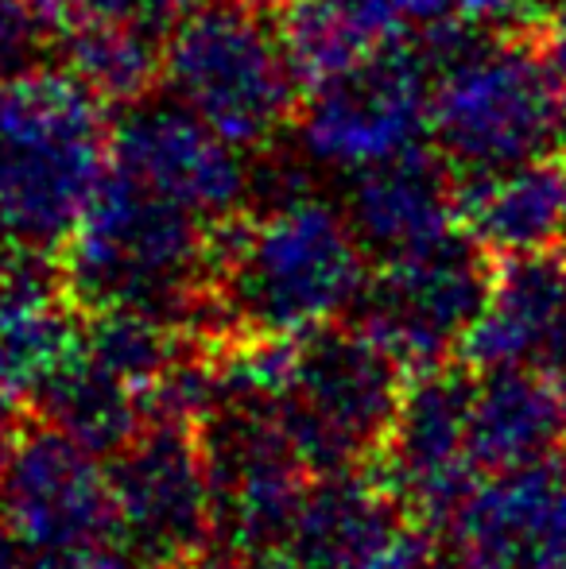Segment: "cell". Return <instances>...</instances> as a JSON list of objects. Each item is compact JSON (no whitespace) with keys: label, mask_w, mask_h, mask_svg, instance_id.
<instances>
[{"label":"cell","mask_w":566,"mask_h":569,"mask_svg":"<svg viewBox=\"0 0 566 569\" xmlns=\"http://www.w3.org/2000/svg\"><path fill=\"white\" fill-rule=\"evenodd\" d=\"M39 4L51 23V36L82 28H117L137 31L156 43H171L179 23L202 0H39Z\"/></svg>","instance_id":"7402d4cb"},{"label":"cell","mask_w":566,"mask_h":569,"mask_svg":"<svg viewBox=\"0 0 566 569\" xmlns=\"http://www.w3.org/2000/svg\"><path fill=\"white\" fill-rule=\"evenodd\" d=\"M249 151L179 101H137L109 132V167L179 202L210 226L237 218L252 194Z\"/></svg>","instance_id":"7c38bea8"},{"label":"cell","mask_w":566,"mask_h":569,"mask_svg":"<svg viewBox=\"0 0 566 569\" xmlns=\"http://www.w3.org/2000/svg\"><path fill=\"white\" fill-rule=\"evenodd\" d=\"M566 450V388L536 368H477L469 453L481 477Z\"/></svg>","instance_id":"ac0fdd59"},{"label":"cell","mask_w":566,"mask_h":569,"mask_svg":"<svg viewBox=\"0 0 566 569\" xmlns=\"http://www.w3.org/2000/svg\"><path fill=\"white\" fill-rule=\"evenodd\" d=\"M458 360L474 368H536L566 383V252L500 256L489 302Z\"/></svg>","instance_id":"5bb4252c"},{"label":"cell","mask_w":566,"mask_h":569,"mask_svg":"<svg viewBox=\"0 0 566 569\" xmlns=\"http://www.w3.org/2000/svg\"><path fill=\"white\" fill-rule=\"evenodd\" d=\"M51 39V23L39 0H0V86L39 67V54Z\"/></svg>","instance_id":"603a6c76"},{"label":"cell","mask_w":566,"mask_h":569,"mask_svg":"<svg viewBox=\"0 0 566 569\" xmlns=\"http://www.w3.org/2000/svg\"><path fill=\"white\" fill-rule=\"evenodd\" d=\"M369 263L341 206L284 179L260 210L214 226L210 315L241 341L315 330L357 307Z\"/></svg>","instance_id":"6da1fadb"},{"label":"cell","mask_w":566,"mask_h":569,"mask_svg":"<svg viewBox=\"0 0 566 569\" xmlns=\"http://www.w3.org/2000/svg\"><path fill=\"white\" fill-rule=\"evenodd\" d=\"M163 82L179 106L245 151H265L299 120L307 90L284 31L237 0H202L167 43Z\"/></svg>","instance_id":"8992f818"},{"label":"cell","mask_w":566,"mask_h":569,"mask_svg":"<svg viewBox=\"0 0 566 569\" xmlns=\"http://www.w3.org/2000/svg\"><path fill=\"white\" fill-rule=\"evenodd\" d=\"M106 101L70 70L0 86V237L59 260L109 171Z\"/></svg>","instance_id":"277c9868"},{"label":"cell","mask_w":566,"mask_h":569,"mask_svg":"<svg viewBox=\"0 0 566 569\" xmlns=\"http://www.w3.org/2000/svg\"><path fill=\"white\" fill-rule=\"evenodd\" d=\"M117 539L159 569H195L210 550L214 488L195 422H143L113 453Z\"/></svg>","instance_id":"9c48e42d"},{"label":"cell","mask_w":566,"mask_h":569,"mask_svg":"<svg viewBox=\"0 0 566 569\" xmlns=\"http://www.w3.org/2000/svg\"><path fill=\"white\" fill-rule=\"evenodd\" d=\"M43 422L98 457H113L143 430V399L132 383L101 368L86 349L28 399Z\"/></svg>","instance_id":"ffe728a7"},{"label":"cell","mask_w":566,"mask_h":569,"mask_svg":"<svg viewBox=\"0 0 566 569\" xmlns=\"http://www.w3.org/2000/svg\"><path fill=\"white\" fill-rule=\"evenodd\" d=\"M0 569H36L31 550L20 542V535L0 519Z\"/></svg>","instance_id":"484cf974"},{"label":"cell","mask_w":566,"mask_h":569,"mask_svg":"<svg viewBox=\"0 0 566 569\" xmlns=\"http://www.w3.org/2000/svg\"><path fill=\"white\" fill-rule=\"evenodd\" d=\"M443 539L450 569H566V450L481 477Z\"/></svg>","instance_id":"4fadbf2b"},{"label":"cell","mask_w":566,"mask_h":569,"mask_svg":"<svg viewBox=\"0 0 566 569\" xmlns=\"http://www.w3.org/2000/svg\"><path fill=\"white\" fill-rule=\"evenodd\" d=\"M62 279H39L0 291V388L28 403L59 368L78 357L86 326Z\"/></svg>","instance_id":"d6986e66"},{"label":"cell","mask_w":566,"mask_h":569,"mask_svg":"<svg viewBox=\"0 0 566 569\" xmlns=\"http://www.w3.org/2000/svg\"><path fill=\"white\" fill-rule=\"evenodd\" d=\"M226 360L221 388L257 399L310 472L380 453L404 396V365L357 322L252 338Z\"/></svg>","instance_id":"7a4b0ae2"},{"label":"cell","mask_w":566,"mask_h":569,"mask_svg":"<svg viewBox=\"0 0 566 569\" xmlns=\"http://www.w3.org/2000/svg\"><path fill=\"white\" fill-rule=\"evenodd\" d=\"M544 54L566 90V12L552 16V28H547V36H544Z\"/></svg>","instance_id":"d4e9b609"},{"label":"cell","mask_w":566,"mask_h":569,"mask_svg":"<svg viewBox=\"0 0 566 569\" xmlns=\"http://www.w3.org/2000/svg\"><path fill=\"white\" fill-rule=\"evenodd\" d=\"M477 368L435 365L411 372L396 407L393 430L380 446V480L400 503L443 535L454 511L481 485V469L469 453V407H474Z\"/></svg>","instance_id":"30bf717a"},{"label":"cell","mask_w":566,"mask_h":569,"mask_svg":"<svg viewBox=\"0 0 566 569\" xmlns=\"http://www.w3.org/2000/svg\"><path fill=\"white\" fill-rule=\"evenodd\" d=\"M435 54L427 43H400L310 90L299 109V140L315 163L361 174L400 156L430 148Z\"/></svg>","instance_id":"52a82bcc"},{"label":"cell","mask_w":566,"mask_h":569,"mask_svg":"<svg viewBox=\"0 0 566 569\" xmlns=\"http://www.w3.org/2000/svg\"><path fill=\"white\" fill-rule=\"evenodd\" d=\"M435 59L430 140L454 174L552 156L566 124V90L544 47L461 23Z\"/></svg>","instance_id":"5b68a950"},{"label":"cell","mask_w":566,"mask_h":569,"mask_svg":"<svg viewBox=\"0 0 566 569\" xmlns=\"http://www.w3.org/2000/svg\"><path fill=\"white\" fill-rule=\"evenodd\" d=\"M54 43H59V67L90 86L106 106H137L151 93L156 78H163L167 43L137 31L82 28L62 31Z\"/></svg>","instance_id":"44dd1931"},{"label":"cell","mask_w":566,"mask_h":569,"mask_svg":"<svg viewBox=\"0 0 566 569\" xmlns=\"http://www.w3.org/2000/svg\"><path fill=\"white\" fill-rule=\"evenodd\" d=\"M106 457L43 422L28 430L0 477V519L31 558L51 562L117 542V503Z\"/></svg>","instance_id":"8fae6325"},{"label":"cell","mask_w":566,"mask_h":569,"mask_svg":"<svg viewBox=\"0 0 566 569\" xmlns=\"http://www.w3.org/2000/svg\"><path fill=\"white\" fill-rule=\"evenodd\" d=\"M237 4H249V8H257V12H284L295 0H237Z\"/></svg>","instance_id":"4316f807"},{"label":"cell","mask_w":566,"mask_h":569,"mask_svg":"<svg viewBox=\"0 0 566 569\" xmlns=\"http://www.w3.org/2000/svg\"><path fill=\"white\" fill-rule=\"evenodd\" d=\"M214 226L109 167L59 252L62 291L82 315L143 310L190 326L210 310Z\"/></svg>","instance_id":"3957f363"},{"label":"cell","mask_w":566,"mask_h":569,"mask_svg":"<svg viewBox=\"0 0 566 569\" xmlns=\"http://www.w3.org/2000/svg\"><path fill=\"white\" fill-rule=\"evenodd\" d=\"M536 12H539V20H552V16L566 12V0H536Z\"/></svg>","instance_id":"83f0119b"},{"label":"cell","mask_w":566,"mask_h":569,"mask_svg":"<svg viewBox=\"0 0 566 569\" xmlns=\"http://www.w3.org/2000/svg\"><path fill=\"white\" fill-rule=\"evenodd\" d=\"M458 226L489 256H528L566 240V156L524 159L481 174H454Z\"/></svg>","instance_id":"e0dca14e"},{"label":"cell","mask_w":566,"mask_h":569,"mask_svg":"<svg viewBox=\"0 0 566 569\" xmlns=\"http://www.w3.org/2000/svg\"><path fill=\"white\" fill-rule=\"evenodd\" d=\"M458 20V0H295L280 31L302 86L315 90L385 47L419 43Z\"/></svg>","instance_id":"9a60e30c"},{"label":"cell","mask_w":566,"mask_h":569,"mask_svg":"<svg viewBox=\"0 0 566 569\" xmlns=\"http://www.w3.org/2000/svg\"><path fill=\"white\" fill-rule=\"evenodd\" d=\"M489 252L458 229L435 248L373 263L354 322L385 345L404 372H424L461 349L489 302Z\"/></svg>","instance_id":"ba28073f"},{"label":"cell","mask_w":566,"mask_h":569,"mask_svg":"<svg viewBox=\"0 0 566 569\" xmlns=\"http://www.w3.org/2000/svg\"><path fill=\"white\" fill-rule=\"evenodd\" d=\"M341 210L373 263L424 252L461 229L454 171L430 148L354 174Z\"/></svg>","instance_id":"2e32d148"},{"label":"cell","mask_w":566,"mask_h":569,"mask_svg":"<svg viewBox=\"0 0 566 569\" xmlns=\"http://www.w3.org/2000/svg\"><path fill=\"white\" fill-rule=\"evenodd\" d=\"M20 403L23 399L16 396V391L0 388V477H4V469H8V461H12L20 438L28 435L23 422H20Z\"/></svg>","instance_id":"cb8c5ba5"}]
</instances>
